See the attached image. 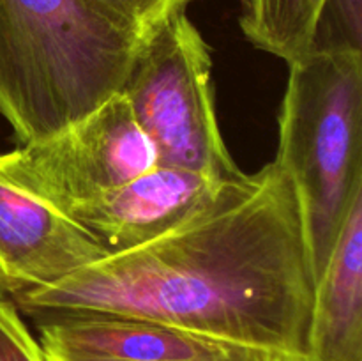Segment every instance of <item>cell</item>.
<instances>
[{
	"label": "cell",
	"mask_w": 362,
	"mask_h": 361,
	"mask_svg": "<svg viewBox=\"0 0 362 361\" xmlns=\"http://www.w3.org/2000/svg\"><path fill=\"white\" fill-rule=\"evenodd\" d=\"M0 361H48L41 343L32 336L20 311L0 297Z\"/></svg>",
	"instance_id": "7c38bea8"
},
{
	"label": "cell",
	"mask_w": 362,
	"mask_h": 361,
	"mask_svg": "<svg viewBox=\"0 0 362 361\" xmlns=\"http://www.w3.org/2000/svg\"><path fill=\"white\" fill-rule=\"evenodd\" d=\"M274 161L296 186L318 280L362 193V53L313 52L288 64Z\"/></svg>",
	"instance_id": "3957f363"
},
{
	"label": "cell",
	"mask_w": 362,
	"mask_h": 361,
	"mask_svg": "<svg viewBox=\"0 0 362 361\" xmlns=\"http://www.w3.org/2000/svg\"><path fill=\"white\" fill-rule=\"evenodd\" d=\"M34 321L39 329V343L45 353L53 357L200 361L244 347L145 319L52 315Z\"/></svg>",
	"instance_id": "ba28073f"
},
{
	"label": "cell",
	"mask_w": 362,
	"mask_h": 361,
	"mask_svg": "<svg viewBox=\"0 0 362 361\" xmlns=\"http://www.w3.org/2000/svg\"><path fill=\"white\" fill-rule=\"evenodd\" d=\"M48 361H53V360H52V357H48Z\"/></svg>",
	"instance_id": "5bb4252c"
},
{
	"label": "cell",
	"mask_w": 362,
	"mask_h": 361,
	"mask_svg": "<svg viewBox=\"0 0 362 361\" xmlns=\"http://www.w3.org/2000/svg\"><path fill=\"white\" fill-rule=\"evenodd\" d=\"M304 361H362V193L315 285Z\"/></svg>",
	"instance_id": "9c48e42d"
},
{
	"label": "cell",
	"mask_w": 362,
	"mask_h": 361,
	"mask_svg": "<svg viewBox=\"0 0 362 361\" xmlns=\"http://www.w3.org/2000/svg\"><path fill=\"white\" fill-rule=\"evenodd\" d=\"M120 92L154 145L159 165L223 183L243 173L216 115L211 50L187 13L147 42Z\"/></svg>",
	"instance_id": "277c9868"
},
{
	"label": "cell",
	"mask_w": 362,
	"mask_h": 361,
	"mask_svg": "<svg viewBox=\"0 0 362 361\" xmlns=\"http://www.w3.org/2000/svg\"><path fill=\"white\" fill-rule=\"evenodd\" d=\"M145 42L90 0H0V115L20 144L119 94Z\"/></svg>",
	"instance_id": "7a4b0ae2"
},
{
	"label": "cell",
	"mask_w": 362,
	"mask_h": 361,
	"mask_svg": "<svg viewBox=\"0 0 362 361\" xmlns=\"http://www.w3.org/2000/svg\"><path fill=\"white\" fill-rule=\"evenodd\" d=\"M108 16L133 30L147 45L173 18L197 0H90Z\"/></svg>",
	"instance_id": "8fae6325"
},
{
	"label": "cell",
	"mask_w": 362,
	"mask_h": 361,
	"mask_svg": "<svg viewBox=\"0 0 362 361\" xmlns=\"http://www.w3.org/2000/svg\"><path fill=\"white\" fill-rule=\"evenodd\" d=\"M105 255L69 216L0 173V296L53 285Z\"/></svg>",
	"instance_id": "8992f818"
},
{
	"label": "cell",
	"mask_w": 362,
	"mask_h": 361,
	"mask_svg": "<svg viewBox=\"0 0 362 361\" xmlns=\"http://www.w3.org/2000/svg\"><path fill=\"white\" fill-rule=\"evenodd\" d=\"M221 184L223 180L207 173L158 165L62 212L108 253H119L154 241L179 225L211 200Z\"/></svg>",
	"instance_id": "52a82bcc"
},
{
	"label": "cell",
	"mask_w": 362,
	"mask_h": 361,
	"mask_svg": "<svg viewBox=\"0 0 362 361\" xmlns=\"http://www.w3.org/2000/svg\"><path fill=\"white\" fill-rule=\"evenodd\" d=\"M317 280L296 186L278 161L219 186L154 241L13 297L30 319L113 315L306 360Z\"/></svg>",
	"instance_id": "6da1fadb"
},
{
	"label": "cell",
	"mask_w": 362,
	"mask_h": 361,
	"mask_svg": "<svg viewBox=\"0 0 362 361\" xmlns=\"http://www.w3.org/2000/svg\"><path fill=\"white\" fill-rule=\"evenodd\" d=\"M327 0H239V25L258 50L286 64L311 52L315 28Z\"/></svg>",
	"instance_id": "30bf717a"
},
{
	"label": "cell",
	"mask_w": 362,
	"mask_h": 361,
	"mask_svg": "<svg viewBox=\"0 0 362 361\" xmlns=\"http://www.w3.org/2000/svg\"><path fill=\"white\" fill-rule=\"evenodd\" d=\"M48 356V354H46ZM52 357L53 361H110V360H98V357ZM200 361H290L283 354L272 353V350L257 349V347H239L223 356L212 357V360H200Z\"/></svg>",
	"instance_id": "4fadbf2b"
},
{
	"label": "cell",
	"mask_w": 362,
	"mask_h": 361,
	"mask_svg": "<svg viewBox=\"0 0 362 361\" xmlns=\"http://www.w3.org/2000/svg\"><path fill=\"white\" fill-rule=\"evenodd\" d=\"M158 165L122 92L66 130L0 154L2 176L60 211Z\"/></svg>",
	"instance_id": "5b68a950"
}]
</instances>
